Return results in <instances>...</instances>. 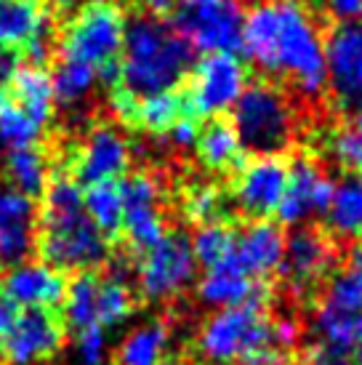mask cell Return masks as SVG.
<instances>
[{
    "label": "cell",
    "instance_id": "cell-1",
    "mask_svg": "<svg viewBox=\"0 0 362 365\" xmlns=\"http://www.w3.org/2000/svg\"><path fill=\"white\" fill-rule=\"evenodd\" d=\"M240 48L251 64L301 96L314 99L328 88L325 32L304 0H259L245 11Z\"/></svg>",
    "mask_w": 362,
    "mask_h": 365
},
{
    "label": "cell",
    "instance_id": "cell-2",
    "mask_svg": "<svg viewBox=\"0 0 362 365\" xmlns=\"http://www.w3.org/2000/svg\"><path fill=\"white\" fill-rule=\"evenodd\" d=\"M38 251L59 272H93L110 256V237L88 219L83 187L70 173H53L43 192Z\"/></svg>",
    "mask_w": 362,
    "mask_h": 365
},
{
    "label": "cell",
    "instance_id": "cell-3",
    "mask_svg": "<svg viewBox=\"0 0 362 365\" xmlns=\"http://www.w3.org/2000/svg\"><path fill=\"white\" fill-rule=\"evenodd\" d=\"M190 46L181 41L165 19L141 14L136 19H128L112 91L123 93L125 99L179 91L181 83L190 78Z\"/></svg>",
    "mask_w": 362,
    "mask_h": 365
},
{
    "label": "cell",
    "instance_id": "cell-4",
    "mask_svg": "<svg viewBox=\"0 0 362 365\" xmlns=\"http://www.w3.org/2000/svg\"><path fill=\"white\" fill-rule=\"evenodd\" d=\"M128 16L118 0H86L70 14L59 32V59L86 64L101 78L118 72Z\"/></svg>",
    "mask_w": 362,
    "mask_h": 365
},
{
    "label": "cell",
    "instance_id": "cell-5",
    "mask_svg": "<svg viewBox=\"0 0 362 365\" xmlns=\"http://www.w3.org/2000/svg\"><path fill=\"white\" fill-rule=\"evenodd\" d=\"M197 355L211 365L248 363L267 352H282L280 320H272L259 304H240L216 309L200 325Z\"/></svg>",
    "mask_w": 362,
    "mask_h": 365
},
{
    "label": "cell",
    "instance_id": "cell-6",
    "mask_svg": "<svg viewBox=\"0 0 362 365\" xmlns=\"http://www.w3.org/2000/svg\"><path fill=\"white\" fill-rule=\"evenodd\" d=\"M232 125L242 147L253 155H280L296 139L299 115L277 83H248L232 107Z\"/></svg>",
    "mask_w": 362,
    "mask_h": 365
},
{
    "label": "cell",
    "instance_id": "cell-7",
    "mask_svg": "<svg viewBox=\"0 0 362 365\" xmlns=\"http://www.w3.org/2000/svg\"><path fill=\"white\" fill-rule=\"evenodd\" d=\"M240 0H179L171 14V27L192 51L237 53L242 43Z\"/></svg>",
    "mask_w": 362,
    "mask_h": 365
},
{
    "label": "cell",
    "instance_id": "cell-8",
    "mask_svg": "<svg viewBox=\"0 0 362 365\" xmlns=\"http://www.w3.org/2000/svg\"><path fill=\"white\" fill-rule=\"evenodd\" d=\"M248 83V64L237 53H208L190 70V88L184 96L195 118H219L232 112Z\"/></svg>",
    "mask_w": 362,
    "mask_h": 365
},
{
    "label": "cell",
    "instance_id": "cell-9",
    "mask_svg": "<svg viewBox=\"0 0 362 365\" xmlns=\"http://www.w3.org/2000/svg\"><path fill=\"white\" fill-rule=\"evenodd\" d=\"M197 277V262L192 254L190 237L181 232H165L160 243H155L141 254L136 264L139 291L150 302H165L187 291Z\"/></svg>",
    "mask_w": 362,
    "mask_h": 365
},
{
    "label": "cell",
    "instance_id": "cell-10",
    "mask_svg": "<svg viewBox=\"0 0 362 365\" xmlns=\"http://www.w3.org/2000/svg\"><path fill=\"white\" fill-rule=\"evenodd\" d=\"M131 160L133 147L128 142V136L112 123H96L83 133V139L72 150V179L81 187L99 182H118L120 176L128 173Z\"/></svg>",
    "mask_w": 362,
    "mask_h": 365
},
{
    "label": "cell",
    "instance_id": "cell-11",
    "mask_svg": "<svg viewBox=\"0 0 362 365\" xmlns=\"http://www.w3.org/2000/svg\"><path fill=\"white\" fill-rule=\"evenodd\" d=\"M288 184V163L280 155H256L242 163L232 179V203L253 222L277 213Z\"/></svg>",
    "mask_w": 362,
    "mask_h": 365
},
{
    "label": "cell",
    "instance_id": "cell-12",
    "mask_svg": "<svg viewBox=\"0 0 362 365\" xmlns=\"http://www.w3.org/2000/svg\"><path fill=\"white\" fill-rule=\"evenodd\" d=\"M123 192V230L131 248L144 254L165 237L162 187L150 171H136L120 182Z\"/></svg>",
    "mask_w": 362,
    "mask_h": 365
},
{
    "label": "cell",
    "instance_id": "cell-13",
    "mask_svg": "<svg viewBox=\"0 0 362 365\" xmlns=\"http://www.w3.org/2000/svg\"><path fill=\"white\" fill-rule=\"evenodd\" d=\"M51 9L43 0H0V51L43 64L51 51Z\"/></svg>",
    "mask_w": 362,
    "mask_h": 365
},
{
    "label": "cell",
    "instance_id": "cell-14",
    "mask_svg": "<svg viewBox=\"0 0 362 365\" xmlns=\"http://www.w3.org/2000/svg\"><path fill=\"white\" fill-rule=\"evenodd\" d=\"M333 267H336V245L331 235L312 227H301L285 240L280 272L296 296L317 288L325 277H331Z\"/></svg>",
    "mask_w": 362,
    "mask_h": 365
},
{
    "label": "cell",
    "instance_id": "cell-15",
    "mask_svg": "<svg viewBox=\"0 0 362 365\" xmlns=\"http://www.w3.org/2000/svg\"><path fill=\"white\" fill-rule=\"evenodd\" d=\"M64 344V323L51 309H21L11 325L3 346L9 365H41Z\"/></svg>",
    "mask_w": 362,
    "mask_h": 365
},
{
    "label": "cell",
    "instance_id": "cell-16",
    "mask_svg": "<svg viewBox=\"0 0 362 365\" xmlns=\"http://www.w3.org/2000/svg\"><path fill=\"white\" fill-rule=\"evenodd\" d=\"M41 211L30 195L0 184V267H16L38 248Z\"/></svg>",
    "mask_w": 362,
    "mask_h": 365
},
{
    "label": "cell",
    "instance_id": "cell-17",
    "mask_svg": "<svg viewBox=\"0 0 362 365\" xmlns=\"http://www.w3.org/2000/svg\"><path fill=\"white\" fill-rule=\"evenodd\" d=\"M333 179L320 163L312 158H296L288 163V184H285V195L277 208L282 224H304L312 216L328 211L333 195Z\"/></svg>",
    "mask_w": 362,
    "mask_h": 365
},
{
    "label": "cell",
    "instance_id": "cell-18",
    "mask_svg": "<svg viewBox=\"0 0 362 365\" xmlns=\"http://www.w3.org/2000/svg\"><path fill=\"white\" fill-rule=\"evenodd\" d=\"M328 86L343 104L362 102V16L338 21L325 38Z\"/></svg>",
    "mask_w": 362,
    "mask_h": 365
},
{
    "label": "cell",
    "instance_id": "cell-19",
    "mask_svg": "<svg viewBox=\"0 0 362 365\" xmlns=\"http://www.w3.org/2000/svg\"><path fill=\"white\" fill-rule=\"evenodd\" d=\"M0 291L19 309H53L64 302L67 277L46 262H21L6 272Z\"/></svg>",
    "mask_w": 362,
    "mask_h": 365
},
{
    "label": "cell",
    "instance_id": "cell-20",
    "mask_svg": "<svg viewBox=\"0 0 362 365\" xmlns=\"http://www.w3.org/2000/svg\"><path fill=\"white\" fill-rule=\"evenodd\" d=\"M285 240L280 224L262 219L251 222L242 232H234V251L232 264L253 280H267L269 274L280 272L282 256H285Z\"/></svg>",
    "mask_w": 362,
    "mask_h": 365
},
{
    "label": "cell",
    "instance_id": "cell-21",
    "mask_svg": "<svg viewBox=\"0 0 362 365\" xmlns=\"http://www.w3.org/2000/svg\"><path fill=\"white\" fill-rule=\"evenodd\" d=\"M110 102L115 115L123 123H128L150 136H160V139L168 136L176 120H181L184 115H192L184 91H162L144 96V99H125L123 93L112 91Z\"/></svg>",
    "mask_w": 362,
    "mask_h": 365
},
{
    "label": "cell",
    "instance_id": "cell-22",
    "mask_svg": "<svg viewBox=\"0 0 362 365\" xmlns=\"http://www.w3.org/2000/svg\"><path fill=\"white\" fill-rule=\"evenodd\" d=\"M197 299L205 307H213V309H227V307L240 304L264 307L269 299V291L262 280H253L232 262H227L222 267L205 269V274L197 283Z\"/></svg>",
    "mask_w": 362,
    "mask_h": 365
},
{
    "label": "cell",
    "instance_id": "cell-23",
    "mask_svg": "<svg viewBox=\"0 0 362 365\" xmlns=\"http://www.w3.org/2000/svg\"><path fill=\"white\" fill-rule=\"evenodd\" d=\"M9 102L19 107L27 118L38 123V125H48L56 110V96H53V86H51V72L43 64H19L14 86H11Z\"/></svg>",
    "mask_w": 362,
    "mask_h": 365
},
{
    "label": "cell",
    "instance_id": "cell-24",
    "mask_svg": "<svg viewBox=\"0 0 362 365\" xmlns=\"http://www.w3.org/2000/svg\"><path fill=\"white\" fill-rule=\"evenodd\" d=\"M195 153H197V160L208 171L227 173V171H237L242 165L245 147H242L240 136H237V131H234V125L229 120L213 118L211 123H205L200 128Z\"/></svg>",
    "mask_w": 362,
    "mask_h": 365
},
{
    "label": "cell",
    "instance_id": "cell-25",
    "mask_svg": "<svg viewBox=\"0 0 362 365\" xmlns=\"http://www.w3.org/2000/svg\"><path fill=\"white\" fill-rule=\"evenodd\" d=\"M325 219L333 237L362 243V173H346L333 184Z\"/></svg>",
    "mask_w": 362,
    "mask_h": 365
},
{
    "label": "cell",
    "instance_id": "cell-26",
    "mask_svg": "<svg viewBox=\"0 0 362 365\" xmlns=\"http://www.w3.org/2000/svg\"><path fill=\"white\" fill-rule=\"evenodd\" d=\"M6 176H9V184L14 190L30 195V197L43 195L51 182V163L46 150L41 144L9 150V155H6Z\"/></svg>",
    "mask_w": 362,
    "mask_h": 365
},
{
    "label": "cell",
    "instance_id": "cell-27",
    "mask_svg": "<svg viewBox=\"0 0 362 365\" xmlns=\"http://www.w3.org/2000/svg\"><path fill=\"white\" fill-rule=\"evenodd\" d=\"M171 344V328L162 320L136 325L118 346V365H160Z\"/></svg>",
    "mask_w": 362,
    "mask_h": 365
},
{
    "label": "cell",
    "instance_id": "cell-28",
    "mask_svg": "<svg viewBox=\"0 0 362 365\" xmlns=\"http://www.w3.org/2000/svg\"><path fill=\"white\" fill-rule=\"evenodd\" d=\"M136 312V299L128 285V274L115 267L110 274H99V294H96V314L104 331L118 328Z\"/></svg>",
    "mask_w": 362,
    "mask_h": 365
},
{
    "label": "cell",
    "instance_id": "cell-29",
    "mask_svg": "<svg viewBox=\"0 0 362 365\" xmlns=\"http://www.w3.org/2000/svg\"><path fill=\"white\" fill-rule=\"evenodd\" d=\"M83 208L104 237H115L123 230L120 182H99L83 187Z\"/></svg>",
    "mask_w": 362,
    "mask_h": 365
},
{
    "label": "cell",
    "instance_id": "cell-30",
    "mask_svg": "<svg viewBox=\"0 0 362 365\" xmlns=\"http://www.w3.org/2000/svg\"><path fill=\"white\" fill-rule=\"evenodd\" d=\"M101 75L93 72L86 64H75V61H61L56 70L51 72V86H53V96L56 104L61 107H78L96 91Z\"/></svg>",
    "mask_w": 362,
    "mask_h": 365
},
{
    "label": "cell",
    "instance_id": "cell-31",
    "mask_svg": "<svg viewBox=\"0 0 362 365\" xmlns=\"http://www.w3.org/2000/svg\"><path fill=\"white\" fill-rule=\"evenodd\" d=\"M192 254L197 267L213 269L222 264L232 262V251H234V230L229 224L216 222V224H202L197 232L190 237Z\"/></svg>",
    "mask_w": 362,
    "mask_h": 365
},
{
    "label": "cell",
    "instance_id": "cell-32",
    "mask_svg": "<svg viewBox=\"0 0 362 365\" xmlns=\"http://www.w3.org/2000/svg\"><path fill=\"white\" fill-rule=\"evenodd\" d=\"M181 211L197 227L224 222V216H227V197H224V192L216 184L195 182L181 195Z\"/></svg>",
    "mask_w": 362,
    "mask_h": 365
},
{
    "label": "cell",
    "instance_id": "cell-33",
    "mask_svg": "<svg viewBox=\"0 0 362 365\" xmlns=\"http://www.w3.org/2000/svg\"><path fill=\"white\" fill-rule=\"evenodd\" d=\"M43 125L27 118L19 107H14L11 102H6L0 107V144H6L9 150L16 147H30V144H41Z\"/></svg>",
    "mask_w": 362,
    "mask_h": 365
},
{
    "label": "cell",
    "instance_id": "cell-34",
    "mask_svg": "<svg viewBox=\"0 0 362 365\" xmlns=\"http://www.w3.org/2000/svg\"><path fill=\"white\" fill-rule=\"evenodd\" d=\"M328 153L346 173H362V133L354 125H341L331 133Z\"/></svg>",
    "mask_w": 362,
    "mask_h": 365
},
{
    "label": "cell",
    "instance_id": "cell-35",
    "mask_svg": "<svg viewBox=\"0 0 362 365\" xmlns=\"http://www.w3.org/2000/svg\"><path fill=\"white\" fill-rule=\"evenodd\" d=\"M107 331L101 328H88L75 334V363L78 365H104L107 363Z\"/></svg>",
    "mask_w": 362,
    "mask_h": 365
},
{
    "label": "cell",
    "instance_id": "cell-36",
    "mask_svg": "<svg viewBox=\"0 0 362 365\" xmlns=\"http://www.w3.org/2000/svg\"><path fill=\"white\" fill-rule=\"evenodd\" d=\"M197 136H200V125H197V118L195 115H184L181 120H176L171 131H168V142L179 150H195L197 144Z\"/></svg>",
    "mask_w": 362,
    "mask_h": 365
},
{
    "label": "cell",
    "instance_id": "cell-37",
    "mask_svg": "<svg viewBox=\"0 0 362 365\" xmlns=\"http://www.w3.org/2000/svg\"><path fill=\"white\" fill-rule=\"evenodd\" d=\"M19 64H21V61H19V56H16V53L0 51V107L9 102L11 86H14V78H16Z\"/></svg>",
    "mask_w": 362,
    "mask_h": 365
},
{
    "label": "cell",
    "instance_id": "cell-38",
    "mask_svg": "<svg viewBox=\"0 0 362 365\" xmlns=\"http://www.w3.org/2000/svg\"><path fill=\"white\" fill-rule=\"evenodd\" d=\"M343 280L352 285V291L362 299V243L354 245V251L349 254V262L341 269Z\"/></svg>",
    "mask_w": 362,
    "mask_h": 365
},
{
    "label": "cell",
    "instance_id": "cell-39",
    "mask_svg": "<svg viewBox=\"0 0 362 365\" xmlns=\"http://www.w3.org/2000/svg\"><path fill=\"white\" fill-rule=\"evenodd\" d=\"M325 6L331 9L333 16H338L341 21L360 19L362 16V0H325Z\"/></svg>",
    "mask_w": 362,
    "mask_h": 365
},
{
    "label": "cell",
    "instance_id": "cell-40",
    "mask_svg": "<svg viewBox=\"0 0 362 365\" xmlns=\"http://www.w3.org/2000/svg\"><path fill=\"white\" fill-rule=\"evenodd\" d=\"M16 314H19V307L11 302L9 296L0 291V341L6 339V334L11 331V325L16 320Z\"/></svg>",
    "mask_w": 362,
    "mask_h": 365
},
{
    "label": "cell",
    "instance_id": "cell-41",
    "mask_svg": "<svg viewBox=\"0 0 362 365\" xmlns=\"http://www.w3.org/2000/svg\"><path fill=\"white\" fill-rule=\"evenodd\" d=\"M141 6V11L147 14V16H155V19H162V16H171L173 9H176V3L179 0H136Z\"/></svg>",
    "mask_w": 362,
    "mask_h": 365
},
{
    "label": "cell",
    "instance_id": "cell-42",
    "mask_svg": "<svg viewBox=\"0 0 362 365\" xmlns=\"http://www.w3.org/2000/svg\"><path fill=\"white\" fill-rule=\"evenodd\" d=\"M349 355L354 357V363L362 365V312L357 314V320H354V331H352V344H349Z\"/></svg>",
    "mask_w": 362,
    "mask_h": 365
},
{
    "label": "cell",
    "instance_id": "cell-43",
    "mask_svg": "<svg viewBox=\"0 0 362 365\" xmlns=\"http://www.w3.org/2000/svg\"><path fill=\"white\" fill-rule=\"evenodd\" d=\"M349 125H354V128L362 133V102L354 104V118H352V123H349Z\"/></svg>",
    "mask_w": 362,
    "mask_h": 365
},
{
    "label": "cell",
    "instance_id": "cell-44",
    "mask_svg": "<svg viewBox=\"0 0 362 365\" xmlns=\"http://www.w3.org/2000/svg\"><path fill=\"white\" fill-rule=\"evenodd\" d=\"M43 3H46V6H56V9H70L78 0H43Z\"/></svg>",
    "mask_w": 362,
    "mask_h": 365
},
{
    "label": "cell",
    "instance_id": "cell-45",
    "mask_svg": "<svg viewBox=\"0 0 362 365\" xmlns=\"http://www.w3.org/2000/svg\"><path fill=\"white\" fill-rule=\"evenodd\" d=\"M328 365H357V363H352V360H346V357H341V360H333V363H328Z\"/></svg>",
    "mask_w": 362,
    "mask_h": 365
},
{
    "label": "cell",
    "instance_id": "cell-46",
    "mask_svg": "<svg viewBox=\"0 0 362 365\" xmlns=\"http://www.w3.org/2000/svg\"><path fill=\"white\" fill-rule=\"evenodd\" d=\"M232 365H248V363H232Z\"/></svg>",
    "mask_w": 362,
    "mask_h": 365
},
{
    "label": "cell",
    "instance_id": "cell-47",
    "mask_svg": "<svg viewBox=\"0 0 362 365\" xmlns=\"http://www.w3.org/2000/svg\"><path fill=\"white\" fill-rule=\"evenodd\" d=\"M299 365H309V363H299Z\"/></svg>",
    "mask_w": 362,
    "mask_h": 365
},
{
    "label": "cell",
    "instance_id": "cell-48",
    "mask_svg": "<svg viewBox=\"0 0 362 365\" xmlns=\"http://www.w3.org/2000/svg\"><path fill=\"white\" fill-rule=\"evenodd\" d=\"M0 365H3V357H0Z\"/></svg>",
    "mask_w": 362,
    "mask_h": 365
}]
</instances>
